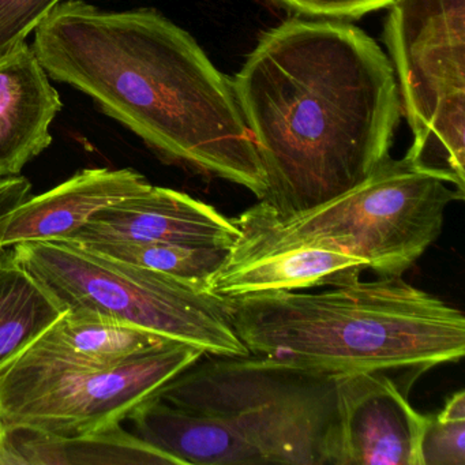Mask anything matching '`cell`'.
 <instances>
[{"label":"cell","instance_id":"1","mask_svg":"<svg viewBox=\"0 0 465 465\" xmlns=\"http://www.w3.org/2000/svg\"><path fill=\"white\" fill-rule=\"evenodd\" d=\"M265 197L284 219L366 181L401 116L391 59L348 21L293 17L263 35L232 80Z\"/></svg>","mask_w":465,"mask_h":465},{"label":"cell","instance_id":"2","mask_svg":"<svg viewBox=\"0 0 465 465\" xmlns=\"http://www.w3.org/2000/svg\"><path fill=\"white\" fill-rule=\"evenodd\" d=\"M34 50L50 77L88 94L163 156L265 197L232 80L162 13L62 0L35 31Z\"/></svg>","mask_w":465,"mask_h":465},{"label":"cell","instance_id":"3","mask_svg":"<svg viewBox=\"0 0 465 465\" xmlns=\"http://www.w3.org/2000/svg\"><path fill=\"white\" fill-rule=\"evenodd\" d=\"M252 355L329 374L418 370L465 353V318L401 277L227 299Z\"/></svg>","mask_w":465,"mask_h":465},{"label":"cell","instance_id":"4","mask_svg":"<svg viewBox=\"0 0 465 465\" xmlns=\"http://www.w3.org/2000/svg\"><path fill=\"white\" fill-rule=\"evenodd\" d=\"M339 377L252 353L203 355L156 396L219 419L265 465H336Z\"/></svg>","mask_w":465,"mask_h":465},{"label":"cell","instance_id":"5","mask_svg":"<svg viewBox=\"0 0 465 465\" xmlns=\"http://www.w3.org/2000/svg\"><path fill=\"white\" fill-rule=\"evenodd\" d=\"M12 258L62 312L110 318L205 355H252L233 329L227 299L208 288L72 242L18 244Z\"/></svg>","mask_w":465,"mask_h":465},{"label":"cell","instance_id":"6","mask_svg":"<svg viewBox=\"0 0 465 465\" xmlns=\"http://www.w3.org/2000/svg\"><path fill=\"white\" fill-rule=\"evenodd\" d=\"M203 355L175 342L124 363L94 364L32 341L0 370V423L64 437L119 426Z\"/></svg>","mask_w":465,"mask_h":465},{"label":"cell","instance_id":"7","mask_svg":"<svg viewBox=\"0 0 465 465\" xmlns=\"http://www.w3.org/2000/svg\"><path fill=\"white\" fill-rule=\"evenodd\" d=\"M385 43L412 130L411 164L465 194V0H396Z\"/></svg>","mask_w":465,"mask_h":465},{"label":"cell","instance_id":"8","mask_svg":"<svg viewBox=\"0 0 465 465\" xmlns=\"http://www.w3.org/2000/svg\"><path fill=\"white\" fill-rule=\"evenodd\" d=\"M464 198L407 157H388L350 192L282 219L298 235L366 261L381 277H401L437 241L448 206Z\"/></svg>","mask_w":465,"mask_h":465},{"label":"cell","instance_id":"9","mask_svg":"<svg viewBox=\"0 0 465 465\" xmlns=\"http://www.w3.org/2000/svg\"><path fill=\"white\" fill-rule=\"evenodd\" d=\"M239 233L206 288L225 299L358 282L366 261L293 232L265 201L233 219Z\"/></svg>","mask_w":465,"mask_h":465},{"label":"cell","instance_id":"10","mask_svg":"<svg viewBox=\"0 0 465 465\" xmlns=\"http://www.w3.org/2000/svg\"><path fill=\"white\" fill-rule=\"evenodd\" d=\"M336 465H418L424 418L385 372L337 380Z\"/></svg>","mask_w":465,"mask_h":465},{"label":"cell","instance_id":"11","mask_svg":"<svg viewBox=\"0 0 465 465\" xmlns=\"http://www.w3.org/2000/svg\"><path fill=\"white\" fill-rule=\"evenodd\" d=\"M239 230L233 219L184 193L149 184L137 194L97 212L72 243H168L230 249Z\"/></svg>","mask_w":465,"mask_h":465},{"label":"cell","instance_id":"12","mask_svg":"<svg viewBox=\"0 0 465 465\" xmlns=\"http://www.w3.org/2000/svg\"><path fill=\"white\" fill-rule=\"evenodd\" d=\"M132 168H88L36 197L26 198L0 217V249L31 242H64L97 212L121 203L149 186Z\"/></svg>","mask_w":465,"mask_h":465},{"label":"cell","instance_id":"13","mask_svg":"<svg viewBox=\"0 0 465 465\" xmlns=\"http://www.w3.org/2000/svg\"><path fill=\"white\" fill-rule=\"evenodd\" d=\"M61 97L26 42L0 58V179L20 175L53 143Z\"/></svg>","mask_w":465,"mask_h":465},{"label":"cell","instance_id":"14","mask_svg":"<svg viewBox=\"0 0 465 465\" xmlns=\"http://www.w3.org/2000/svg\"><path fill=\"white\" fill-rule=\"evenodd\" d=\"M129 419L138 438L181 465H265L258 451L219 419L175 407L156 394Z\"/></svg>","mask_w":465,"mask_h":465},{"label":"cell","instance_id":"15","mask_svg":"<svg viewBox=\"0 0 465 465\" xmlns=\"http://www.w3.org/2000/svg\"><path fill=\"white\" fill-rule=\"evenodd\" d=\"M181 465L119 426L92 434H51L0 423V465Z\"/></svg>","mask_w":465,"mask_h":465},{"label":"cell","instance_id":"16","mask_svg":"<svg viewBox=\"0 0 465 465\" xmlns=\"http://www.w3.org/2000/svg\"><path fill=\"white\" fill-rule=\"evenodd\" d=\"M34 344L75 361L118 364L170 347L175 341L110 318L89 312H64Z\"/></svg>","mask_w":465,"mask_h":465},{"label":"cell","instance_id":"17","mask_svg":"<svg viewBox=\"0 0 465 465\" xmlns=\"http://www.w3.org/2000/svg\"><path fill=\"white\" fill-rule=\"evenodd\" d=\"M62 310L50 295L13 261H0V370L25 350Z\"/></svg>","mask_w":465,"mask_h":465},{"label":"cell","instance_id":"18","mask_svg":"<svg viewBox=\"0 0 465 465\" xmlns=\"http://www.w3.org/2000/svg\"><path fill=\"white\" fill-rule=\"evenodd\" d=\"M81 246L105 257L124 261V262L205 288L209 277L220 268L228 252V249H222V247H192L182 246V244L132 243V242L88 243Z\"/></svg>","mask_w":465,"mask_h":465},{"label":"cell","instance_id":"19","mask_svg":"<svg viewBox=\"0 0 465 465\" xmlns=\"http://www.w3.org/2000/svg\"><path fill=\"white\" fill-rule=\"evenodd\" d=\"M418 465H465V393L456 391L440 413L424 418Z\"/></svg>","mask_w":465,"mask_h":465},{"label":"cell","instance_id":"20","mask_svg":"<svg viewBox=\"0 0 465 465\" xmlns=\"http://www.w3.org/2000/svg\"><path fill=\"white\" fill-rule=\"evenodd\" d=\"M62 0H0V58L25 42Z\"/></svg>","mask_w":465,"mask_h":465},{"label":"cell","instance_id":"21","mask_svg":"<svg viewBox=\"0 0 465 465\" xmlns=\"http://www.w3.org/2000/svg\"><path fill=\"white\" fill-rule=\"evenodd\" d=\"M287 9L310 18L358 20L393 5L396 0H274Z\"/></svg>","mask_w":465,"mask_h":465}]
</instances>
